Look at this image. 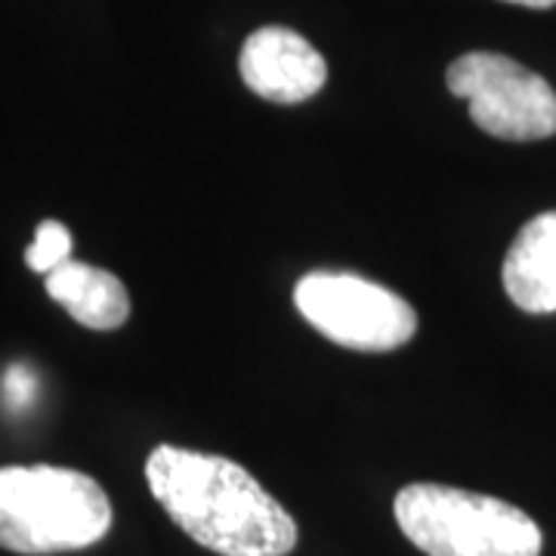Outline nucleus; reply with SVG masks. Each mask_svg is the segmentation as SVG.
<instances>
[{"mask_svg": "<svg viewBox=\"0 0 556 556\" xmlns=\"http://www.w3.org/2000/svg\"><path fill=\"white\" fill-rule=\"evenodd\" d=\"M149 489L195 544L219 556H288L298 522L236 460L159 445L146 460Z\"/></svg>", "mask_w": 556, "mask_h": 556, "instance_id": "f257e3e1", "label": "nucleus"}, {"mask_svg": "<svg viewBox=\"0 0 556 556\" xmlns=\"http://www.w3.org/2000/svg\"><path fill=\"white\" fill-rule=\"evenodd\" d=\"M112 529V504L97 479L68 467H0V547L25 556L68 554Z\"/></svg>", "mask_w": 556, "mask_h": 556, "instance_id": "f03ea898", "label": "nucleus"}, {"mask_svg": "<svg viewBox=\"0 0 556 556\" xmlns=\"http://www.w3.org/2000/svg\"><path fill=\"white\" fill-rule=\"evenodd\" d=\"M393 514L427 556H541L535 519L501 497L415 482L399 492Z\"/></svg>", "mask_w": 556, "mask_h": 556, "instance_id": "7ed1b4c3", "label": "nucleus"}, {"mask_svg": "<svg viewBox=\"0 0 556 556\" xmlns=\"http://www.w3.org/2000/svg\"><path fill=\"white\" fill-rule=\"evenodd\" d=\"M294 306L321 338L358 353H390L415 338L417 313L408 300L356 273L303 276Z\"/></svg>", "mask_w": 556, "mask_h": 556, "instance_id": "20e7f679", "label": "nucleus"}, {"mask_svg": "<svg viewBox=\"0 0 556 556\" xmlns=\"http://www.w3.org/2000/svg\"><path fill=\"white\" fill-rule=\"evenodd\" d=\"M445 84L470 105V118L489 137L535 142L556 134L554 87L510 56L464 53L448 65Z\"/></svg>", "mask_w": 556, "mask_h": 556, "instance_id": "39448f33", "label": "nucleus"}, {"mask_svg": "<svg viewBox=\"0 0 556 556\" xmlns=\"http://www.w3.org/2000/svg\"><path fill=\"white\" fill-rule=\"evenodd\" d=\"M244 87L260 100L298 105L328 84V62L309 40L285 25L257 28L239 56Z\"/></svg>", "mask_w": 556, "mask_h": 556, "instance_id": "423d86ee", "label": "nucleus"}, {"mask_svg": "<svg viewBox=\"0 0 556 556\" xmlns=\"http://www.w3.org/2000/svg\"><path fill=\"white\" fill-rule=\"evenodd\" d=\"M504 291L522 313H556V211L529 219L504 257Z\"/></svg>", "mask_w": 556, "mask_h": 556, "instance_id": "0eeeda50", "label": "nucleus"}, {"mask_svg": "<svg viewBox=\"0 0 556 556\" xmlns=\"http://www.w3.org/2000/svg\"><path fill=\"white\" fill-rule=\"evenodd\" d=\"M47 294L78 325L93 331H115L130 316V298L121 278L90 263L68 260L56 273H50Z\"/></svg>", "mask_w": 556, "mask_h": 556, "instance_id": "6e6552de", "label": "nucleus"}, {"mask_svg": "<svg viewBox=\"0 0 556 556\" xmlns=\"http://www.w3.org/2000/svg\"><path fill=\"white\" fill-rule=\"evenodd\" d=\"M68 260H72V232L62 226L60 219H43L35 229L31 248L25 251V263L40 276H50L60 266H65Z\"/></svg>", "mask_w": 556, "mask_h": 556, "instance_id": "1a4fd4ad", "label": "nucleus"}, {"mask_svg": "<svg viewBox=\"0 0 556 556\" xmlns=\"http://www.w3.org/2000/svg\"><path fill=\"white\" fill-rule=\"evenodd\" d=\"M504 3H517V7H529V10H547V7H556V0H504Z\"/></svg>", "mask_w": 556, "mask_h": 556, "instance_id": "9d476101", "label": "nucleus"}]
</instances>
